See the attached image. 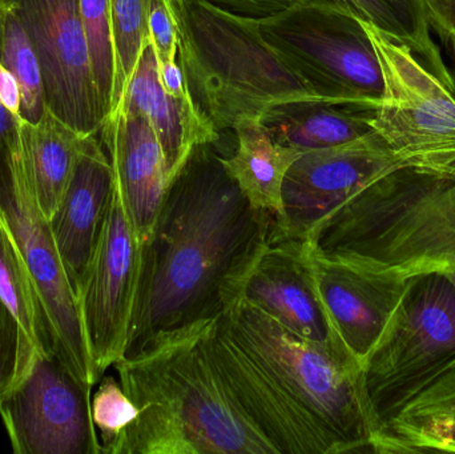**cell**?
<instances>
[{
    "mask_svg": "<svg viewBox=\"0 0 455 454\" xmlns=\"http://www.w3.org/2000/svg\"><path fill=\"white\" fill-rule=\"evenodd\" d=\"M275 226V215L246 200L212 144L196 147L168 184L141 244L124 357L229 311Z\"/></svg>",
    "mask_w": 455,
    "mask_h": 454,
    "instance_id": "1",
    "label": "cell"
},
{
    "mask_svg": "<svg viewBox=\"0 0 455 454\" xmlns=\"http://www.w3.org/2000/svg\"><path fill=\"white\" fill-rule=\"evenodd\" d=\"M212 322L162 336L114 365L139 415L112 454H278L211 360Z\"/></svg>",
    "mask_w": 455,
    "mask_h": 454,
    "instance_id": "2",
    "label": "cell"
},
{
    "mask_svg": "<svg viewBox=\"0 0 455 454\" xmlns=\"http://www.w3.org/2000/svg\"><path fill=\"white\" fill-rule=\"evenodd\" d=\"M307 240L385 279L435 272L455 285V172L393 171L331 211Z\"/></svg>",
    "mask_w": 455,
    "mask_h": 454,
    "instance_id": "3",
    "label": "cell"
},
{
    "mask_svg": "<svg viewBox=\"0 0 455 454\" xmlns=\"http://www.w3.org/2000/svg\"><path fill=\"white\" fill-rule=\"evenodd\" d=\"M178 32V60L189 92L219 132L286 104L331 103L265 39L259 19L187 0Z\"/></svg>",
    "mask_w": 455,
    "mask_h": 454,
    "instance_id": "4",
    "label": "cell"
},
{
    "mask_svg": "<svg viewBox=\"0 0 455 454\" xmlns=\"http://www.w3.org/2000/svg\"><path fill=\"white\" fill-rule=\"evenodd\" d=\"M221 317L329 437L337 454L371 452L374 426L363 370L347 349L299 338L243 301Z\"/></svg>",
    "mask_w": 455,
    "mask_h": 454,
    "instance_id": "5",
    "label": "cell"
},
{
    "mask_svg": "<svg viewBox=\"0 0 455 454\" xmlns=\"http://www.w3.org/2000/svg\"><path fill=\"white\" fill-rule=\"evenodd\" d=\"M454 370L455 285L435 272L409 277L397 319L363 367L374 434Z\"/></svg>",
    "mask_w": 455,
    "mask_h": 454,
    "instance_id": "6",
    "label": "cell"
},
{
    "mask_svg": "<svg viewBox=\"0 0 455 454\" xmlns=\"http://www.w3.org/2000/svg\"><path fill=\"white\" fill-rule=\"evenodd\" d=\"M384 79L369 125L416 170L455 172V92L411 48L361 19Z\"/></svg>",
    "mask_w": 455,
    "mask_h": 454,
    "instance_id": "7",
    "label": "cell"
},
{
    "mask_svg": "<svg viewBox=\"0 0 455 454\" xmlns=\"http://www.w3.org/2000/svg\"><path fill=\"white\" fill-rule=\"evenodd\" d=\"M265 39L331 103L376 108L384 92L376 50L349 11L321 2L259 19Z\"/></svg>",
    "mask_w": 455,
    "mask_h": 454,
    "instance_id": "8",
    "label": "cell"
},
{
    "mask_svg": "<svg viewBox=\"0 0 455 454\" xmlns=\"http://www.w3.org/2000/svg\"><path fill=\"white\" fill-rule=\"evenodd\" d=\"M0 216L28 269L53 356L79 383L93 389L98 380L79 300L56 245L50 220L37 203L21 149L0 173Z\"/></svg>",
    "mask_w": 455,
    "mask_h": 454,
    "instance_id": "9",
    "label": "cell"
},
{
    "mask_svg": "<svg viewBox=\"0 0 455 454\" xmlns=\"http://www.w3.org/2000/svg\"><path fill=\"white\" fill-rule=\"evenodd\" d=\"M140 250L122 189L115 179L111 200L79 293L83 327L98 383L127 351L138 292Z\"/></svg>",
    "mask_w": 455,
    "mask_h": 454,
    "instance_id": "10",
    "label": "cell"
},
{
    "mask_svg": "<svg viewBox=\"0 0 455 454\" xmlns=\"http://www.w3.org/2000/svg\"><path fill=\"white\" fill-rule=\"evenodd\" d=\"M92 389L53 354L40 357L0 400V416L16 454H101L91 413Z\"/></svg>",
    "mask_w": 455,
    "mask_h": 454,
    "instance_id": "11",
    "label": "cell"
},
{
    "mask_svg": "<svg viewBox=\"0 0 455 454\" xmlns=\"http://www.w3.org/2000/svg\"><path fill=\"white\" fill-rule=\"evenodd\" d=\"M39 60L47 111L83 136L106 122L79 0H10Z\"/></svg>",
    "mask_w": 455,
    "mask_h": 454,
    "instance_id": "12",
    "label": "cell"
},
{
    "mask_svg": "<svg viewBox=\"0 0 455 454\" xmlns=\"http://www.w3.org/2000/svg\"><path fill=\"white\" fill-rule=\"evenodd\" d=\"M411 168L374 131L355 140L304 152L286 173L275 231L296 239L377 179Z\"/></svg>",
    "mask_w": 455,
    "mask_h": 454,
    "instance_id": "13",
    "label": "cell"
},
{
    "mask_svg": "<svg viewBox=\"0 0 455 454\" xmlns=\"http://www.w3.org/2000/svg\"><path fill=\"white\" fill-rule=\"evenodd\" d=\"M205 346L241 410L278 454H337L333 442L233 335L223 317L208 325Z\"/></svg>",
    "mask_w": 455,
    "mask_h": 454,
    "instance_id": "14",
    "label": "cell"
},
{
    "mask_svg": "<svg viewBox=\"0 0 455 454\" xmlns=\"http://www.w3.org/2000/svg\"><path fill=\"white\" fill-rule=\"evenodd\" d=\"M309 258L331 328L363 370L397 319L405 282L377 276L349 261L317 252L310 244Z\"/></svg>",
    "mask_w": 455,
    "mask_h": 454,
    "instance_id": "15",
    "label": "cell"
},
{
    "mask_svg": "<svg viewBox=\"0 0 455 454\" xmlns=\"http://www.w3.org/2000/svg\"><path fill=\"white\" fill-rule=\"evenodd\" d=\"M237 301L259 309L299 338L345 349L318 296L307 239L285 236L275 226Z\"/></svg>",
    "mask_w": 455,
    "mask_h": 454,
    "instance_id": "16",
    "label": "cell"
},
{
    "mask_svg": "<svg viewBox=\"0 0 455 454\" xmlns=\"http://www.w3.org/2000/svg\"><path fill=\"white\" fill-rule=\"evenodd\" d=\"M114 170L100 135L85 136L66 194L50 224L79 300L114 189Z\"/></svg>",
    "mask_w": 455,
    "mask_h": 454,
    "instance_id": "17",
    "label": "cell"
},
{
    "mask_svg": "<svg viewBox=\"0 0 455 454\" xmlns=\"http://www.w3.org/2000/svg\"><path fill=\"white\" fill-rule=\"evenodd\" d=\"M99 135L139 242L143 244L151 234L170 184L162 146L149 123L122 104L107 116Z\"/></svg>",
    "mask_w": 455,
    "mask_h": 454,
    "instance_id": "18",
    "label": "cell"
},
{
    "mask_svg": "<svg viewBox=\"0 0 455 454\" xmlns=\"http://www.w3.org/2000/svg\"><path fill=\"white\" fill-rule=\"evenodd\" d=\"M119 104L138 112L151 125L162 146L170 181L196 147L219 140V131L191 95L176 98L164 90L152 43L144 48Z\"/></svg>",
    "mask_w": 455,
    "mask_h": 454,
    "instance_id": "19",
    "label": "cell"
},
{
    "mask_svg": "<svg viewBox=\"0 0 455 454\" xmlns=\"http://www.w3.org/2000/svg\"><path fill=\"white\" fill-rule=\"evenodd\" d=\"M235 151L220 156L228 175L257 210L283 215V187L286 173L304 152L275 141L259 119H243L232 128Z\"/></svg>",
    "mask_w": 455,
    "mask_h": 454,
    "instance_id": "20",
    "label": "cell"
},
{
    "mask_svg": "<svg viewBox=\"0 0 455 454\" xmlns=\"http://www.w3.org/2000/svg\"><path fill=\"white\" fill-rule=\"evenodd\" d=\"M371 452L455 453V370L382 424Z\"/></svg>",
    "mask_w": 455,
    "mask_h": 454,
    "instance_id": "21",
    "label": "cell"
},
{
    "mask_svg": "<svg viewBox=\"0 0 455 454\" xmlns=\"http://www.w3.org/2000/svg\"><path fill=\"white\" fill-rule=\"evenodd\" d=\"M0 304L16 328V357L8 391L40 357L52 354L36 291L18 245L0 216ZM7 391V392H8Z\"/></svg>",
    "mask_w": 455,
    "mask_h": 454,
    "instance_id": "22",
    "label": "cell"
},
{
    "mask_svg": "<svg viewBox=\"0 0 455 454\" xmlns=\"http://www.w3.org/2000/svg\"><path fill=\"white\" fill-rule=\"evenodd\" d=\"M85 136L45 112L36 124L20 120V149L37 203L51 220L66 194Z\"/></svg>",
    "mask_w": 455,
    "mask_h": 454,
    "instance_id": "23",
    "label": "cell"
},
{
    "mask_svg": "<svg viewBox=\"0 0 455 454\" xmlns=\"http://www.w3.org/2000/svg\"><path fill=\"white\" fill-rule=\"evenodd\" d=\"M373 109L328 101H305L277 107L261 122L275 141L297 151L328 148L371 132Z\"/></svg>",
    "mask_w": 455,
    "mask_h": 454,
    "instance_id": "24",
    "label": "cell"
},
{
    "mask_svg": "<svg viewBox=\"0 0 455 454\" xmlns=\"http://www.w3.org/2000/svg\"><path fill=\"white\" fill-rule=\"evenodd\" d=\"M355 13L400 44L411 48L419 61L455 92L454 77L432 36L421 0H315Z\"/></svg>",
    "mask_w": 455,
    "mask_h": 454,
    "instance_id": "25",
    "label": "cell"
},
{
    "mask_svg": "<svg viewBox=\"0 0 455 454\" xmlns=\"http://www.w3.org/2000/svg\"><path fill=\"white\" fill-rule=\"evenodd\" d=\"M0 63L18 80L21 120L36 124L47 112L39 60L10 0H0Z\"/></svg>",
    "mask_w": 455,
    "mask_h": 454,
    "instance_id": "26",
    "label": "cell"
},
{
    "mask_svg": "<svg viewBox=\"0 0 455 454\" xmlns=\"http://www.w3.org/2000/svg\"><path fill=\"white\" fill-rule=\"evenodd\" d=\"M109 3L115 56L114 111L132 77L144 48L151 43V35L149 0H109Z\"/></svg>",
    "mask_w": 455,
    "mask_h": 454,
    "instance_id": "27",
    "label": "cell"
},
{
    "mask_svg": "<svg viewBox=\"0 0 455 454\" xmlns=\"http://www.w3.org/2000/svg\"><path fill=\"white\" fill-rule=\"evenodd\" d=\"M79 10L90 48L93 79L107 119L112 111L115 84L111 3L109 0H79Z\"/></svg>",
    "mask_w": 455,
    "mask_h": 454,
    "instance_id": "28",
    "label": "cell"
},
{
    "mask_svg": "<svg viewBox=\"0 0 455 454\" xmlns=\"http://www.w3.org/2000/svg\"><path fill=\"white\" fill-rule=\"evenodd\" d=\"M91 413L101 454H112L125 429L138 418L139 410L125 394L119 378L104 375L91 399Z\"/></svg>",
    "mask_w": 455,
    "mask_h": 454,
    "instance_id": "29",
    "label": "cell"
},
{
    "mask_svg": "<svg viewBox=\"0 0 455 454\" xmlns=\"http://www.w3.org/2000/svg\"><path fill=\"white\" fill-rule=\"evenodd\" d=\"M148 24L157 63L176 60L179 52L178 26L163 0H149Z\"/></svg>",
    "mask_w": 455,
    "mask_h": 454,
    "instance_id": "30",
    "label": "cell"
},
{
    "mask_svg": "<svg viewBox=\"0 0 455 454\" xmlns=\"http://www.w3.org/2000/svg\"><path fill=\"white\" fill-rule=\"evenodd\" d=\"M229 12L262 19L315 0H207Z\"/></svg>",
    "mask_w": 455,
    "mask_h": 454,
    "instance_id": "31",
    "label": "cell"
},
{
    "mask_svg": "<svg viewBox=\"0 0 455 454\" xmlns=\"http://www.w3.org/2000/svg\"><path fill=\"white\" fill-rule=\"evenodd\" d=\"M16 328L0 304V400L7 394L16 357Z\"/></svg>",
    "mask_w": 455,
    "mask_h": 454,
    "instance_id": "32",
    "label": "cell"
},
{
    "mask_svg": "<svg viewBox=\"0 0 455 454\" xmlns=\"http://www.w3.org/2000/svg\"><path fill=\"white\" fill-rule=\"evenodd\" d=\"M433 31L443 43L455 39V0H421Z\"/></svg>",
    "mask_w": 455,
    "mask_h": 454,
    "instance_id": "33",
    "label": "cell"
},
{
    "mask_svg": "<svg viewBox=\"0 0 455 454\" xmlns=\"http://www.w3.org/2000/svg\"><path fill=\"white\" fill-rule=\"evenodd\" d=\"M20 120L0 103V173L20 149Z\"/></svg>",
    "mask_w": 455,
    "mask_h": 454,
    "instance_id": "34",
    "label": "cell"
},
{
    "mask_svg": "<svg viewBox=\"0 0 455 454\" xmlns=\"http://www.w3.org/2000/svg\"><path fill=\"white\" fill-rule=\"evenodd\" d=\"M159 76L163 87L170 95L186 98L191 95L187 84L186 75L178 59L168 63L159 64Z\"/></svg>",
    "mask_w": 455,
    "mask_h": 454,
    "instance_id": "35",
    "label": "cell"
},
{
    "mask_svg": "<svg viewBox=\"0 0 455 454\" xmlns=\"http://www.w3.org/2000/svg\"><path fill=\"white\" fill-rule=\"evenodd\" d=\"M0 103L21 119V95L18 80L0 63Z\"/></svg>",
    "mask_w": 455,
    "mask_h": 454,
    "instance_id": "36",
    "label": "cell"
},
{
    "mask_svg": "<svg viewBox=\"0 0 455 454\" xmlns=\"http://www.w3.org/2000/svg\"><path fill=\"white\" fill-rule=\"evenodd\" d=\"M163 2L167 5L168 11H170L171 15H172L176 26H178L179 18H180L181 11H183L187 0H163Z\"/></svg>",
    "mask_w": 455,
    "mask_h": 454,
    "instance_id": "37",
    "label": "cell"
},
{
    "mask_svg": "<svg viewBox=\"0 0 455 454\" xmlns=\"http://www.w3.org/2000/svg\"><path fill=\"white\" fill-rule=\"evenodd\" d=\"M451 47H453L454 55H455V39H454V42L451 43Z\"/></svg>",
    "mask_w": 455,
    "mask_h": 454,
    "instance_id": "38",
    "label": "cell"
}]
</instances>
